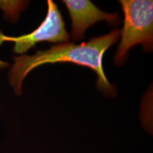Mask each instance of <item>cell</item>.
Returning a JSON list of instances; mask_svg holds the SVG:
<instances>
[{"instance_id":"cell-1","label":"cell","mask_w":153,"mask_h":153,"mask_svg":"<svg viewBox=\"0 0 153 153\" xmlns=\"http://www.w3.org/2000/svg\"><path fill=\"white\" fill-rule=\"evenodd\" d=\"M120 36V30L115 29L80 45L62 43L53 45L47 51H38L35 55L15 57L14 65L9 72V84L14 92L20 95L24 79L34 68L48 63L72 62L91 69L98 76L97 87L106 95L115 96L116 90L105 75L102 60L104 53L119 40Z\"/></svg>"},{"instance_id":"cell-2","label":"cell","mask_w":153,"mask_h":153,"mask_svg":"<svg viewBox=\"0 0 153 153\" xmlns=\"http://www.w3.org/2000/svg\"><path fill=\"white\" fill-rule=\"evenodd\" d=\"M124 14L121 41L114 57L116 65H123L128 52L137 44L143 45L145 51L153 48V1L152 0L120 1Z\"/></svg>"},{"instance_id":"cell-3","label":"cell","mask_w":153,"mask_h":153,"mask_svg":"<svg viewBox=\"0 0 153 153\" xmlns=\"http://www.w3.org/2000/svg\"><path fill=\"white\" fill-rule=\"evenodd\" d=\"M47 2L46 17L36 30L18 37L6 36L0 31V45L4 42H13L14 43L13 51L16 54L22 55L40 42L68 43L70 35L65 28L60 11L52 0H48Z\"/></svg>"},{"instance_id":"cell-4","label":"cell","mask_w":153,"mask_h":153,"mask_svg":"<svg viewBox=\"0 0 153 153\" xmlns=\"http://www.w3.org/2000/svg\"><path fill=\"white\" fill-rule=\"evenodd\" d=\"M72 21V38L74 41H81L85 37L86 30L97 22H106L112 26L120 23L118 14L102 11L89 0H64Z\"/></svg>"}]
</instances>
